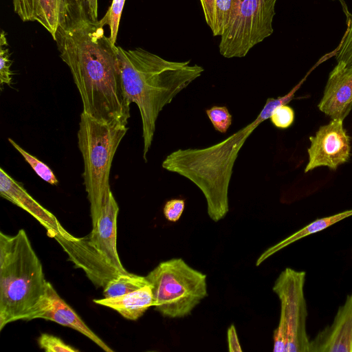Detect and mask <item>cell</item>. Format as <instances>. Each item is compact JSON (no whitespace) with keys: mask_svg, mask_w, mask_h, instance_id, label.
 Masks as SVG:
<instances>
[{"mask_svg":"<svg viewBox=\"0 0 352 352\" xmlns=\"http://www.w3.org/2000/svg\"><path fill=\"white\" fill-rule=\"evenodd\" d=\"M42 263L26 232H0V331L9 323L31 320L46 292Z\"/></svg>","mask_w":352,"mask_h":352,"instance_id":"cell-4","label":"cell"},{"mask_svg":"<svg viewBox=\"0 0 352 352\" xmlns=\"http://www.w3.org/2000/svg\"><path fill=\"white\" fill-rule=\"evenodd\" d=\"M125 0H113L106 14L107 15V24L110 30L109 38L113 44H116L120 21L124 8Z\"/></svg>","mask_w":352,"mask_h":352,"instance_id":"cell-22","label":"cell"},{"mask_svg":"<svg viewBox=\"0 0 352 352\" xmlns=\"http://www.w3.org/2000/svg\"><path fill=\"white\" fill-rule=\"evenodd\" d=\"M150 283L146 276L131 273L120 274L103 287L104 298L120 296L139 289Z\"/></svg>","mask_w":352,"mask_h":352,"instance_id":"cell-17","label":"cell"},{"mask_svg":"<svg viewBox=\"0 0 352 352\" xmlns=\"http://www.w3.org/2000/svg\"><path fill=\"white\" fill-rule=\"evenodd\" d=\"M7 46V45H6ZM0 45V81L1 85L7 84L10 85L12 82V73L10 69L12 61L10 59V53L7 47Z\"/></svg>","mask_w":352,"mask_h":352,"instance_id":"cell-25","label":"cell"},{"mask_svg":"<svg viewBox=\"0 0 352 352\" xmlns=\"http://www.w3.org/2000/svg\"><path fill=\"white\" fill-rule=\"evenodd\" d=\"M85 18L90 19L84 0H35L34 21L53 38L59 28Z\"/></svg>","mask_w":352,"mask_h":352,"instance_id":"cell-14","label":"cell"},{"mask_svg":"<svg viewBox=\"0 0 352 352\" xmlns=\"http://www.w3.org/2000/svg\"><path fill=\"white\" fill-rule=\"evenodd\" d=\"M204 14L205 21L210 27L212 34L216 30V1L217 0H199Z\"/></svg>","mask_w":352,"mask_h":352,"instance_id":"cell-28","label":"cell"},{"mask_svg":"<svg viewBox=\"0 0 352 352\" xmlns=\"http://www.w3.org/2000/svg\"><path fill=\"white\" fill-rule=\"evenodd\" d=\"M117 51L126 96L140 111L146 162L160 113L204 69L190 60H168L140 47L126 50L117 46Z\"/></svg>","mask_w":352,"mask_h":352,"instance_id":"cell-3","label":"cell"},{"mask_svg":"<svg viewBox=\"0 0 352 352\" xmlns=\"http://www.w3.org/2000/svg\"><path fill=\"white\" fill-rule=\"evenodd\" d=\"M89 17L93 21L98 20V0H84Z\"/></svg>","mask_w":352,"mask_h":352,"instance_id":"cell-30","label":"cell"},{"mask_svg":"<svg viewBox=\"0 0 352 352\" xmlns=\"http://www.w3.org/2000/svg\"><path fill=\"white\" fill-rule=\"evenodd\" d=\"M185 208V201L180 199H173L166 202L163 212L165 218L171 222L177 221Z\"/></svg>","mask_w":352,"mask_h":352,"instance_id":"cell-26","label":"cell"},{"mask_svg":"<svg viewBox=\"0 0 352 352\" xmlns=\"http://www.w3.org/2000/svg\"><path fill=\"white\" fill-rule=\"evenodd\" d=\"M14 12L23 21H34L35 0H12Z\"/></svg>","mask_w":352,"mask_h":352,"instance_id":"cell-27","label":"cell"},{"mask_svg":"<svg viewBox=\"0 0 352 352\" xmlns=\"http://www.w3.org/2000/svg\"><path fill=\"white\" fill-rule=\"evenodd\" d=\"M348 29L341 46L336 54L337 63H343L346 66L352 65V14L348 16Z\"/></svg>","mask_w":352,"mask_h":352,"instance_id":"cell-24","label":"cell"},{"mask_svg":"<svg viewBox=\"0 0 352 352\" xmlns=\"http://www.w3.org/2000/svg\"><path fill=\"white\" fill-rule=\"evenodd\" d=\"M277 0H240L237 13L221 36L219 50L225 58H241L274 32Z\"/></svg>","mask_w":352,"mask_h":352,"instance_id":"cell-8","label":"cell"},{"mask_svg":"<svg viewBox=\"0 0 352 352\" xmlns=\"http://www.w3.org/2000/svg\"><path fill=\"white\" fill-rule=\"evenodd\" d=\"M306 274L289 267L278 275L272 287L280 304V318L273 333V351L309 352L308 316L304 293Z\"/></svg>","mask_w":352,"mask_h":352,"instance_id":"cell-7","label":"cell"},{"mask_svg":"<svg viewBox=\"0 0 352 352\" xmlns=\"http://www.w3.org/2000/svg\"><path fill=\"white\" fill-rule=\"evenodd\" d=\"M294 111L287 104L276 107L272 111L270 119L271 122L278 129H287L294 121Z\"/></svg>","mask_w":352,"mask_h":352,"instance_id":"cell-23","label":"cell"},{"mask_svg":"<svg viewBox=\"0 0 352 352\" xmlns=\"http://www.w3.org/2000/svg\"><path fill=\"white\" fill-rule=\"evenodd\" d=\"M93 301L116 311L129 320H137L154 305L151 285L120 296L94 299Z\"/></svg>","mask_w":352,"mask_h":352,"instance_id":"cell-15","label":"cell"},{"mask_svg":"<svg viewBox=\"0 0 352 352\" xmlns=\"http://www.w3.org/2000/svg\"><path fill=\"white\" fill-rule=\"evenodd\" d=\"M309 352H352V293L331 324L310 340Z\"/></svg>","mask_w":352,"mask_h":352,"instance_id":"cell-13","label":"cell"},{"mask_svg":"<svg viewBox=\"0 0 352 352\" xmlns=\"http://www.w3.org/2000/svg\"><path fill=\"white\" fill-rule=\"evenodd\" d=\"M39 347L46 352H79L80 350L66 344L62 339L52 334L43 333L38 338Z\"/></svg>","mask_w":352,"mask_h":352,"instance_id":"cell-21","label":"cell"},{"mask_svg":"<svg viewBox=\"0 0 352 352\" xmlns=\"http://www.w3.org/2000/svg\"><path fill=\"white\" fill-rule=\"evenodd\" d=\"M8 142L22 155L24 160L30 165L35 173L43 180L52 185H57L58 181L51 168L44 162L32 155L21 147L12 139L8 138Z\"/></svg>","mask_w":352,"mask_h":352,"instance_id":"cell-19","label":"cell"},{"mask_svg":"<svg viewBox=\"0 0 352 352\" xmlns=\"http://www.w3.org/2000/svg\"><path fill=\"white\" fill-rule=\"evenodd\" d=\"M302 79L287 94L268 98L257 117L223 140L205 148H179L162 161L164 169L177 173L193 183L203 193L209 217L217 222L229 211L228 190L239 153L258 126L270 119L274 109L288 104L304 82Z\"/></svg>","mask_w":352,"mask_h":352,"instance_id":"cell-2","label":"cell"},{"mask_svg":"<svg viewBox=\"0 0 352 352\" xmlns=\"http://www.w3.org/2000/svg\"><path fill=\"white\" fill-rule=\"evenodd\" d=\"M227 340L230 352L242 351L236 329L234 324H232L228 329Z\"/></svg>","mask_w":352,"mask_h":352,"instance_id":"cell-29","label":"cell"},{"mask_svg":"<svg viewBox=\"0 0 352 352\" xmlns=\"http://www.w3.org/2000/svg\"><path fill=\"white\" fill-rule=\"evenodd\" d=\"M351 216H352V209L314 220L309 224L264 251L256 261V265L258 266L268 257L287 245L312 234L320 232Z\"/></svg>","mask_w":352,"mask_h":352,"instance_id":"cell-16","label":"cell"},{"mask_svg":"<svg viewBox=\"0 0 352 352\" xmlns=\"http://www.w3.org/2000/svg\"><path fill=\"white\" fill-rule=\"evenodd\" d=\"M340 2L342 4V7H343V9L346 14V16H348L350 14L349 12L347 11V7L346 6V4L344 3V1L343 0H339Z\"/></svg>","mask_w":352,"mask_h":352,"instance_id":"cell-31","label":"cell"},{"mask_svg":"<svg viewBox=\"0 0 352 352\" xmlns=\"http://www.w3.org/2000/svg\"><path fill=\"white\" fill-rule=\"evenodd\" d=\"M214 129L222 133L227 132L232 124V116L224 106H214L206 110Z\"/></svg>","mask_w":352,"mask_h":352,"instance_id":"cell-20","label":"cell"},{"mask_svg":"<svg viewBox=\"0 0 352 352\" xmlns=\"http://www.w3.org/2000/svg\"><path fill=\"white\" fill-rule=\"evenodd\" d=\"M34 319L50 320L72 328L88 338L104 351H114L85 324L48 281L45 297L34 316Z\"/></svg>","mask_w":352,"mask_h":352,"instance_id":"cell-11","label":"cell"},{"mask_svg":"<svg viewBox=\"0 0 352 352\" xmlns=\"http://www.w3.org/2000/svg\"><path fill=\"white\" fill-rule=\"evenodd\" d=\"M309 140V160L305 173L320 166L335 170L351 157V138L342 120L331 119L327 124L320 126Z\"/></svg>","mask_w":352,"mask_h":352,"instance_id":"cell-9","label":"cell"},{"mask_svg":"<svg viewBox=\"0 0 352 352\" xmlns=\"http://www.w3.org/2000/svg\"><path fill=\"white\" fill-rule=\"evenodd\" d=\"M318 109L331 119L344 120L352 109V65L337 63L330 72Z\"/></svg>","mask_w":352,"mask_h":352,"instance_id":"cell-12","label":"cell"},{"mask_svg":"<svg viewBox=\"0 0 352 352\" xmlns=\"http://www.w3.org/2000/svg\"><path fill=\"white\" fill-rule=\"evenodd\" d=\"M0 195L35 218L47 230L48 236H61L69 240L76 238L63 228L57 218L36 201L23 185L0 168Z\"/></svg>","mask_w":352,"mask_h":352,"instance_id":"cell-10","label":"cell"},{"mask_svg":"<svg viewBox=\"0 0 352 352\" xmlns=\"http://www.w3.org/2000/svg\"><path fill=\"white\" fill-rule=\"evenodd\" d=\"M128 127L80 114L78 145L84 162L82 177L90 206L105 202L111 192L109 175L117 148Z\"/></svg>","mask_w":352,"mask_h":352,"instance_id":"cell-5","label":"cell"},{"mask_svg":"<svg viewBox=\"0 0 352 352\" xmlns=\"http://www.w3.org/2000/svg\"><path fill=\"white\" fill-rule=\"evenodd\" d=\"M146 278L152 288L153 307L164 317H186L208 296L207 276L181 258L160 263Z\"/></svg>","mask_w":352,"mask_h":352,"instance_id":"cell-6","label":"cell"},{"mask_svg":"<svg viewBox=\"0 0 352 352\" xmlns=\"http://www.w3.org/2000/svg\"><path fill=\"white\" fill-rule=\"evenodd\" d=\"M106 24L107 14L100 21L82 19L59 28L54 40L79 91L82 111L104 123L127 125L131 103L117 46L104 34Z\"/></svg>","mask_w":352,"mask_h":352,"instance_id":"cell-1","label":"cell"},{"mask_svg":"<svg viewBox=\"0 0 352 352\" xmlns=\"http://www.w3.org/2000/svg\"><path fill=\"white\" fill-rule=\"evenodd\" d=\"M240 0H217L216 30L213 36H221L234 19Z\"/></svg>","mask_w":352,"mask_h":352,"instance_id":"cell-18","label":"cell"}]
</instances>
